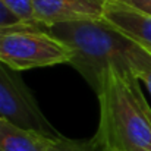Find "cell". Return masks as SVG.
I'll return each instance as SVG.
<instances>
[{"mask_svg":"<svg viewBox=\"0 0 151 151\" xmlns=\"http://www.w3.org/2000/svg\"><path fill=\"white\" fill-rule=\"evenodd\" d=\"M96 94L100 122L94 141L106 151H151V107L135 73L111 66Z\"/></svg>","mask_w":151,"mask_h":151,"instance_id":"1","label":"cell"},{"mask_svg":"<svg viewBox=\"0 0 151 151\" xmlns=\"http://www.w3.org/2000/svg\"><path fill=\"white\" fill-rule=\"evenodd\" d=\"M47 31L63 41L73 53L70 66L97 93L103 75L111 68L134 72L145 49L123 35L103 19L76 21L49 27Z\"/></svg>","mask_w":151,"mask_h":151,"instance_id":"2","label":"cell"},{"mask_svg":"<svg viewBox=\"0 0 151 151\" xmlns=\"http://www.w3.org/2000/svg\"><path fill=\"white\" fill-rule=\"evenodd\" d=\"M72 50L40 25L0 29V62L21 72L70 63Z\"/></svg>","mask_w":151,"mask_h":151,"instance_id":"3","label":"cell"},{"mask_svg":"<svg viewBox=\"0 0 151 151\" xmlns=\"http://www.w3.org/2000/svg\"><path fill=\"white\" fill-rule=\"evenodd\" d=\"M0 117L50 138L60 134L47 120L19 73L0 62Z\"/></svg>","mask_w":151,"mask_h":151,"instance_id":"4","label":"cell"},{"mask_svg":"<svg viewBox=\"0 0 151 151\" xmlns=\"http://www.w3.org/2000/svg\"><path fill=\"white\" fill-rule=\"evenodd\" d=\"M109 0H31L35 24L49 28L57 24L101 19Z\"/></svg>","mask_w":151,"mask_h":151,"instance_id":"5","label":"cell"},{"mask_svg":"<svg viewBox=\"0 0 151 151\" xmlns=\"http://www.w3.org/2000/svg\"><path fill=\"white\" fill-rule=\"evenodd\" d=\"M101 19L134 41L151 46L150 15L139 12L120 0H109Z\"/></svg>","mask_w":151,"mask_h":151,"instance_id":"6","label":"cell"},{"mask_svg":"<svg viewBox=\"0 0 151 151\" xmlns=\"http://www.w3.org/2000/svg\"><path fill=\"white\" fill-rule=\"evenodd\" d=\"M56 139L0 117V151H50Z\"/></svg>","mask_w":151,"mask_h":151,"instance_id":"7","label":"cell"},{"mask_svg":"<svg viewBox=\"0 0 151 151\" xmlns=\"http://www.w3.org/2000/svg\"><path fill=\"white\" fill-rule=\"evenodd\" d=\"M50 151H106L99 142L91 139H70L66 137H59L54 144L51 145Z\"/></svg>","mask_w":151,"mask_h":151,"instance_id":"8","label":"cell"},{"mask_svg":"<svg viewBox=\"0 0 151 151\" xmlns=\"http://www.w3.org/2000/svg\"><path fill=\"white\" fill-rule=\"evenodd\" d=\"M1 3H4L18 18H21L25 24L29 25H38L34 21V15H32V4L31 0H0Z\"/></svg>","mask_w":151,"mask_h":151,"instance_id":"9","label":"cell"},{"mask_svg":"<svg viewBox=\"0 0 151 151\" xmlns=\"http://www.w3.org/2000/svg\"><path fill=\"white\" fill-rule=\"evenodd\" d=\"M141 46H142V44H141ZM142 47H144V46H142ZM144 49H145V47H144ZM134 73H135V76H137L141 82L145 84L147 90L150 91V94H151V53L147 50V49L142 53V56L138 59V62H137V65H135V68H134Z\"/></svg>","mask_w":151,"mask_h":151,"instance_id":"10","label":"cell"},{"mask_svg":"<svg viewBox=\"0 0 151 151\" xmlns=\"http://www.w3.org/2000/svg\"><path fill=\"white\" fill-rule=\"evenodd\" d=\"M29 24H25L21 18H18L4 3L0 1V29H9V28H18V27H27Z\"/></svg>","mask_w":151,"mask_h":151,"instance_id":"11","label":"cell"},{"mask_svg":"<svg viewBox=\"0 0 151 151\" xmlns=\"http://www.w3.org/2000/svg\"><path fill=\"white\" fill-rule=\"evenodd\" d=\"M120 1L151 16V0H120Z\"/></svg>","mask_w":151,"mask_h":151,"instance_id":"12","label":"cell"},{"mask_svg":"<svg viewBox=\"0 0 151 151\" xmlns=\"http://www.w3.org/2000/svg\"><path fill=\"white\" fill-rule=\"evenodd\" d=\"M139 44H141V43H139ZM142 46H144V47H145V49H147V50L151 53V46H148V44H142Z\"/></svg>","mask_w":151,"mask_h":151,"instance_id":"13","label":"cell"}]
</instances>
